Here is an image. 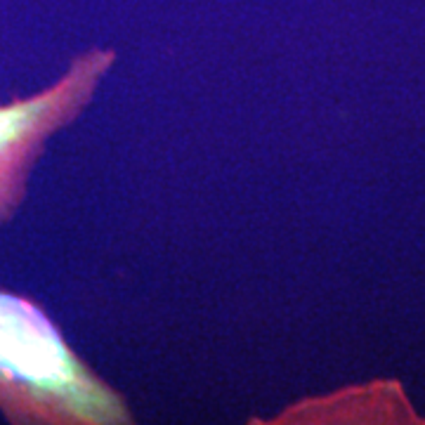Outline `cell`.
<instances>
[{"label": "cell", "instance_id": "cell-1", "mask_svg": "<svg viewBox=\"0 0 425 425\" xmlns=\"http://www.w3.org/2000/svg\"><path fill=\"white\" fill-rule=\"evenodd\" d=\"M0 411L10 423L113 425L130 411L26 298L0 293Z\"/></svg>", "mask_w": 425, "mask_h": 425}, {"label": "cell", "instance_id": "cell-2", "mask_svg": "<svg viewBox=\"0 0 425 425\" xmlns=\"http://www.w3.org/2000/svg\"><path fill=\"white\" fill-rule=\"evenodd\" d=\"M111 62L102 50L81 55L45 90L0 102V222L17 212L47 140L90 102Z\"/></svg>", "mask_w": 425, "mask_h": 425}]
</instances>
